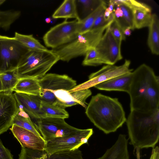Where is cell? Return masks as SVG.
<instances>
[{"label": "cell", "mask_w": 159, "mask_h": 159, "mask_svg": "<svg viewBox=\"0 0 159 159\" xmlns=\"http://www.w3.org/2000/svg\"><path fill=\"white\" fill-rule=\"evenodd\" d=\"M40 109L44 118L55 117L65 119L69 117L68 112L65 109L42 100Z\"/></svg>", "instance_id": "obj_24"}, {"label": "cell", "mask_w": 159, "mask_h": 159, "mask_svg": "<svg viewBox=\"0 0 159 159\" xmlns=\"http://www.w3.org/2000/svg\"><path fill=\"white\" fill-rule=\"evenodd\" d=\"M81 21L66 20L51 28L43 37L46 46L54 49L75 40L80 34Z\"/></svg>", "instance_id": "obj_6"}, {"label": "cell", "mask_w": 159, "mask_h": 159, "mask_svg": "<svg viewBox=\"0 0 159 159\" xmlns=\"http://www.w3.org/2000/svg\"><path fill=\"white\" fill-rule=\"evenodd\" d=\"M35 120L33 122L46 143L74 134L81 129L69 125L62 118L45 117Z\"/></svg>", "instance_id": "obj_7"}, {"label": "cell", "mask_w": 159, "mask_h": 159, "mask_svg": "<svg viewBox=\"0 0 159 159\" xmlns=\"http://www.w3.org/2000/svg\"><path fill=\"white\" fill-rule=\"evenodd\" d=\"M111 25L106 29L95 48L102 64L114 65L123 58L121 46L111 34Z\"/></svg>", "instance_id": "obj_12"}, {"label": "cell", "mask_w": 159, "mask_h": 159, "mask_svg": "<svg viewBox=\"0 0 159 159\" xmlns=\"http://www.w3.org/2000/svg\"><path fill=\"white\" fill-rule=\"evenodd\" d=\"M126 135L120 134L115 143L97 159H129Z\"/></svg>", "instance_id": "obj_19"}, {"label": "cell", "mask_w": 159, "mask_h": 159, "mask_svg": "<svg viewBox=\"0 0 159 159\" xmlns=\"http://www.w3.org/2000/svg\"><path fill=\"white\" fill-rule=\"evenodd\" d=\"M13 38L27 50L45 51L49 50L34 38L32 34L25 35L16 32Z\"/></svg>", "instance_id": "obj_23"}, {"label": "cell", "mask_w": 159, "mask_h": 159, "mask_svg": "<svg viewBox=\"0 0 159 159\" xmlns=\"http://www.w3.org/2000/svg\"><path fill=\"white\" fill-rule=\"evenodd\" d=\"M102 0H79L77 1L83 6L85 11H89L90 13L93 11L101 3Z\"/></svg>", "instance_id": "obj_33"}, {"label": "cell", "mask_w": 159, "mask_h": 159, "mask_svg": "<svg viewBox=\"0 0 159 159\" xmlns=\"http://www.w3.org/2000/svg\"><path fill=\"white\" fill-rule=\"evenodd\" d=\"M41 90L39 80L32 78H23L19 79L12 91L39 96Z\"/></svg>", "instance_id": "obj_21"}, {"label": "cell", "mask_w": 159, "mask_h": 159, "mask_svg": "<svg viewBox=\"0 0 159 159\" xmlns=\"http://www.w3.org/2000/svg\"><path fill=\"white\" fill-rule=\"evenodd\" d=\"M51 18L50 17L46 18L45 19V22L48 23L51 22Z\"/></svg>", "instance_id": "obj_39"}, {"label": "cell", "mask_w": 159, "mask_h": 159, "mask_svg": "<svg viewBox=\"0 0 159 159\" xmlns=\"http://www.w3.org/2000/svg\"><path fill=\"white\" fill-rule=\"evenodd\" d=\"M159 107L130 111L126 122L130 143L135 148L154 147L159 138Z\"/></svg>", "instance_id": "obj_3"}, {"label": "cell", "mask_w": 159, "mask_h": 159, "mask_svg": "<svg viewBox=\"0 0 159 159\" xmlns=\"http://www.w3.org/2000/svg\"><path fill=\"white\" fill-rule=\"evenodd\" d=\"M5 1V0H0V6L4 3Z\"/></svg>", "instance_id": "obj_41"}, {"label": "cell", "mask_w": 159, "mask_h": 159, "mask_svg": "<svg viewBox=\"0 0 159 159\" xmlns=\"http://www.w3.org/2000/svg\"><path fill=\"white\" fill-rule=\"evenodd\" d=\"M82 65L84 66H97L102 64L95 48H90L86 52Z\"/></svg>", "instance_id": "obj_29"}, {"label": "cell", "mask_w": 159, "mask_h": 159, "mask_svg": "<svg viewBox=\"0 0 159 159\" xmlns=\"http://www.w3.org/2000/svg\"><path fill=\"white\" fill-rule=\"evenodd\" d=\"M41 87L39 95L42 101L53 104L56 100L52 92L60 89L69 91L76 86V82L66 75L46 74L39 80Z\"/></svg>", "instance_id": "obj_8"}, {"label": "cell", "mask_w": 159, "mask_h": 159, "mask_svg": "<svg viewBox=\"0 0 159 159\" xmlns=\"http://www.w3.org/2000/svg\"><path fill=\"white\" fill-rule=\"evenodd\" d=\"M86 108L90 121L106 134L116 131L126 121L125 111L117 98L98 93L92 96Z\"/></svg>", "instance_id": "obj_2"}, {"label": "cell", "mask_w": 159, "mask_h": 159, "mask_svg": "<svg viewBox=\"0 0 159 159\" xmlns=\"http://www.w3.org/2000/svg\"><path fill=\"white\" fill-rule=\"evenodd\" d=\"M131 30L129 27L126 28L123 31V33L125 36H129L131 34Z\"/></svg>", "instance_id": "obj_38"}, {"label": "cell", "mask_w": 159, "mask_h": 159, "mask_svg": "<svg viewBox=\"0 0 159 159\" xmlns=\"http://www.w3.org/2000/svg\"><path fill=\"white\" fill-rule=\"evenodd\" d=\"M59 59L52 50H28L22 55L15 69L20 78L38 80L43 77Z\"/></svg>", "instance_id": "obj_4"}, {"label": "cell", "mask_w": 159, "mask_h": 159, "mask_svg": "<svg viewBox=\"0 0 159 159\" xmlns=\"http://www.w3.org/2000/svg\"><path fill=\"white\" fill-rule=\"evenodd\" d=\"M10 129L22 147L38 150H44L46 142L42 137L15 124Z\"/></svg>", "instance_id": "obj_16"}, {"label": "cell", "mask_w": 159, "mask_h": 159, "mask_svg": "<svg viewBox=\"0 0 159 159\" xmlns=\"http://www.w3.org/2000/svg\"><path fill=\"white\" fill-rule=\"evenodd\" d=\"M55 19L64 18H74L80 21L77 10L76 1L75 0H65L52 15Z\"/></svg>", "instance_id": "obj_20"}, {"label": "cell", "mask_w": 159, "mask_h": 159, "mask_svg": "<svg viewBox=\"0 0 159 159\" xmlns=\"http://www.w3.org/2000/svg\"><path fill=\"white\" fill-rule=\"evenodd\" d=\"M115 5L119 7L122 10L124 18L131 30L135 28L134 25V16L133 10L128 7L122 4H118Z\"/></svg>", "instance_id": "obj_31"}, {"label": "cell", "mask_w": 159, "mask_h": 159, "mask_svg": "<svg viewBox=\"0 0 159 159\" xmlns=\"http://www.w3.org/2000/svg\"><path fill=\"white\" fill-rule=\"evenodd\" d=\"M130 64V61L125 60L124 63L120 66L107 65L98 71L91 74L89 76L88 80L76 85L68 91L72 93L89 89L113 77L131 72L133 70L129 69Z\"/></svg>", "instance_id": "obj_11"}, {"label": "cell", "mask_w": 159, "mask_h": 159, "mask_svg": "<svg viewBox=\"0 0 159 159\" xmlns=\"http://www.w3.org/2000/svg\"><path fill=\"white\" fill-rule=\"evenodd\" d=\"M114 5L122 4L132 10L140 9L151 12V8L147 4L134 0H112Z\"/></svg>", "instance_id": "obj_30"}, {"label": "cell", "mask_w": 159, "mask_h": 159, "mask_svg": "<svg viewBox=\"0 0 159 159\" xmlns=\"http://www.w3.org/2000/svg\"><path fill=\"white\" fill-rule=\"evenodd\" d=\"M136 154L137 159H140V149L136 148ZM149 159H159V148L158 146L153 148Z\"/></svg>", "instance_id": "obj_36"}, {"label": "cell", "mask_w": 159, "mask_h": 159, "mask_svg": "<svg viewBox=\"0 0 159 159\" xmlns=\"http://www.w3.org/2000/svg\"><path fill=\"white\" fill-rule=\"evenodd\" d=\"M27 50L13 37L0 35V73L15 69Z\"/></svg>", "instance_id": "obj_10"}, {"label": "cell", "mask_w": 159, "mask_h": 159, "mask_svg": "<svg viewBox=\"0 0 159 159\" xmlns=\"http://www.w3.org/2000/svg\"><path fill=\"white\" fill-rule=\"evenodd\" d=\"M132 73L128 93L130 111L146 112L159 107V76L152 68L145 64L139 66Z\"/></svg>", "instance_id": "obj_1"}, {"label": "cell", "mask_w": 159, "mask_h": 159, "mask_svg": "<svg viewBox=\"0 0 159 159\" xmlns=\"http://www.w3.org/2000/svg\"><path fill=\"white\" fill-rule=\"evenodd\" d=\"M0 91H3L2 87V84L1 81V80L0 77Z\"/></svg>", "instance_id": "obj_40"}, {"label": "cell", "mask_w": 159, "mask_h": 159, "mask_svg": "<svg viewBox=\"0 0 159 159\" xmlns=\"http://www.w3.org/2000/svg\"><path fill=\"white\" fill-rule=\"evenodd\" d=\"M149 27L148 44L151 52L159 54V19L156 14H152V20Z\"/></svg>", "instance_id": "obj_22"}, {"label": "cell", "mask_w": 159, "mask_h": 159, "mask_svg": "<svg viewBox=\"0 0 159 159\" xmlns=\"http://www.w3.org/2000/svg\"><path fill=\"white\" fill-rule=\"evenodd\" d=\"M111 25L89 30L79 35L72 42L52 50L59 60L68 62L78 57L85 55L90 48H95L106 29Z\"/></svg>", "instance_id": "obj_5"}, {"label": "cell", "mask_w": 159, "mask_h": 159, "mask_svg": "<svg viewBox=\"0 0 159 159\" xmlns=\"http://www.w3.org/2000/svg\"><path fill=\"white\" fill-rule=\"evenodd\" d=\"M12 124L27 129L37 135L42 137L29 115L21 108L19 107V111L14 117Z\"/></svg>", "instance_id": "obj_25"}, {"label": "cell", "mask_w": 159, "mask_h": 159, "mask_svg": "<svg viewBox=\"0 0 159 159\" xmlns=\"http://www.w3.org/2000/svg\"><path fill=\"white\" fill-rule=\"evenodd\" d=\"M110 28L113 37L121 46L122 41L125 39V36L124 34L123 31L114 20L111 25Z\"/></svg>", "instance_id": "obj_32"}, {"label": "cell", "mask_w": 159, "mask_h": 159, "mask_svg": "<svg viewBox=\"0 0 159 159\" xmlns=\"http://www.w3.org/2000/svg\"><path fill=\"white\" fill-rule=\"evenodd\" d=\"M107 4L103 0L91 13L83 19L81 22L80 34L90 30L97 17L107 7Z\"/></svg>", "instance_id": "obj_26"}, {"label": "cell", "mask_w": 159, "mask_h": 159, "mask_svg": "<svg viewBox=\"0 0 159 159\" xmlns=\"http://www.w3.org/2000/svg\"><path fill=\"white\" fill-rule=\"evenodd\" d=\"M93 133L92 128L81 129L75 134L58 138L46 143L44 151L49 155L60 152L74 151L88 143Z\"/></svg>", "instance_id": "obj_9"}, {"label": "cell", "mask_w": 159, "mask_h": 159, "mask_svg": "<svg viewBox=\"0 0 159 159\" xmlns=\"http://www.w3.org/2000/svg\"><path fill=\"white\" fill-rule=\"evenodd\" d=\"M132 72L113 77L94 87L100 90L123 91L128 93L132 78Z\"/></svg>", "instance_id": "obj_18"}, {"label": "cell", "mask_w": 159, "mask_h": 159, "mask_svg": "<svg viewBox=\"0 0 159 159\" xmlns=\"http://www.w3.org/2000/svg\"><path fill=\"white\" fill-rule=\"evenodd\" d=\"M19 107L12 92L0 91V135L11 127Z\"/></svg>", "instance_id": "obj_13"}, {"label": "cell", "mask_w": 159, "mask_h": 159, "mask_svg": "<svg viewBox=\"0 0 159 159\" xmlns=\"http://www.w3.org/2000/svg\"><path fill=\"white\" fill-rule=\"evenodd\" d=\"M13 94L19 107L22 108L30 118L35 120L44 118L40 109L41 100L39 95L16 92Z\"/></svg>", "instance_id": "obj_17"}, {"label": "cell", "mask_w": 159, "mask_h": 159, "mask_svg": "<svg viewBox=\"0 0 159 159\" xmlns=\"http://www.w3.org/2000/svg\"><path fill=\"white\" fill-rule=\"evenodd\" d=\"M19 159H84L82 152L74 151L57 152L48 154L44 150H38L21 147Z\"/></svg>", "instance_id": "obj_15"}, {"label": "cell", "mask_w": 159, "mask_h": 159, "mask_svg": "<svg viewBox=\"0 0 159 159\" xmlns=\"http://www.w3.org/2000/svg\"><path fill=\"white\" fill-rule=\"evenodd\" d=\"M105 10L103 11L97 17L90 30L97 29L101 28L111 23L113 21V18L109 21H107L105 20L104 17V12Z\"/></svg>", "instance_id": "obj_34"}, {"label": "cell", "mask_w": 159, "mask_h": 159, "mask_svg": "<svg viewBox=\"0 0 159 159\" xmlns=\"http://www.w3.org/2000/svg\"><path fill=\"white\" fill-rule=\"evenodd\" d=\"M56 98L53 104L65 109V108L79 104L86 108V99L92 94L89 89L70 93L68 91L60 89L52 92Z\"/></svg>", "instance_id": "obj_14"}, {"label": "cell", "mask_w": 159, "mask_h": 159, "mask_svg": "<svg viewBox=\"0 0 159 159\" xmlns=\"http://www.w3.org/2000/svg\"><path fill=\"white\" fill-rule=\"evenodd\" d=\"M114 4L112 0H110L109 2L108 6L107 8L112 14L113 11L114 7Z\"/></svg>", "instance_id": "obj_37"}, {"label": "cell", "mask_w": 159, "mask_h": 159, "mask_svg": "<svg viewBox=\"0 0 159 159\" xmlns=\"http://www.w3.org/2000/svg\"><path fill=\"white\" fill-rule=\"evenodd\" d=\"M0 159H14L11 152L4 146L0 139Z\"/></svg>", "instance_id": "obj_35"}, {"label": "cell", "mask_w": 159, "mask_h": 159, "mask_svg": "<svg viewBox=\"0 0 159 159\" xmlns=\"http://www.w3.org/2000/svg\"><path fill=\"white\" fill-rule=\"evenodd\" d=\"M3 91L13 92L12 90L20 78L16 69L0 73Z\"/></svg>", "instance_id": "obj_27"}, {"label": "cell", "mask_w": 159, "mask_h": 159, "mask_svg": "<svg viewBox=\"0 0 159 159\" xmlns=\"http://www.w3.org/2000/svg\"><path fill=\"white\" fill-rule=\"evenodd\" d=\"M135 29H140L150 25L152 18L151 12L140 10H132Z\"/></svg>", "instance_id": "obj_28"}]
</instances>
